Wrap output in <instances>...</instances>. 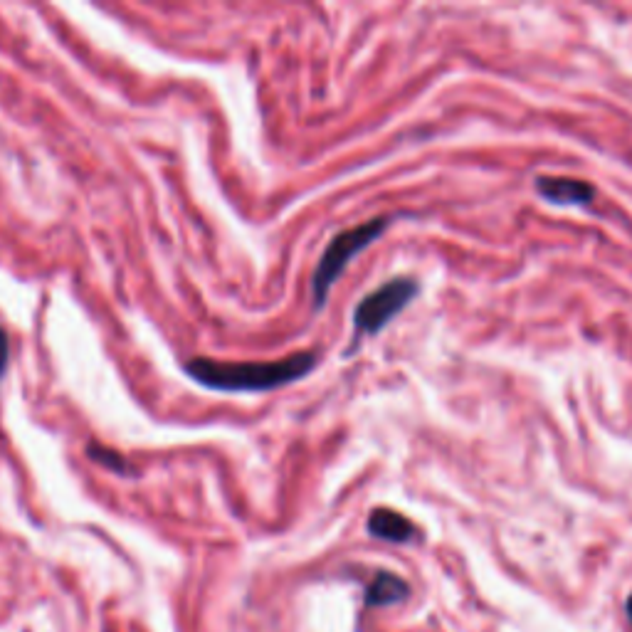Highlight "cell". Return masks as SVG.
<instances>
[{
    "label": "cell",
    "instance_id": "cell-8",
    "mask_svg": "<svg viewBox=\"0 0 632 632\" xmlns=\"http://www.w3.org/2000/svg\"><path fill=\"white\" fill-rule=\"evenodd\" d=\"M8 361H10V339H8V334L0 329V376H3L5 368H8Z\"/></svg>",
    "mask_w": 632,
    "mask_h": 632
},
{
    "label": "cell",
    "instance_id": "cell-7",
    "mask_svg": "<svg viewBox=\"0 0 632 632\" xmlns=\"http://www.w3.org/2000/svg\"><path fill=\"white\" fill-rule=\"evenodd\" d=\"M87 457L89 460L99 462L102 467H109V470H114V472H129V465L124 462V457H121L119 452L109 450V447L99 445V442H92V445L87 447Z\"/></svg>",
    "mask_w": 632,
    "mask_h": 632
},
{
    "label": "cell",
    "instance_id": "cell-3",
    "mask_svg": "<svg viewBox=\"0 0 632 632\" xmlns=\"http://www.w3.org/2000/svg\"><path fill=\"white\" fill-rule=\"evenodd\" d=\"M415 294H418V282L410 277H395L376 292L366 294L354 312L356 334H378L383 326L391 324L393 316H398L413 302Z\"/></svg>",
    "mask_w": 632,
    "mask_h": 632
},
{
    "label": "cell",
    "instance_id": "cell-4",
    "mask_svg": "<svg viewBox=\"0 0 632 632\" xmlns=\"http://www.w3.org/2000/svg\"><path fill=\"white\" fill-rule=\"evenodd\" d=\"M536 191L541 198L556 205H588L595 198V188L591 183L566 176H539Z\"/></svg>",
    "mask_w": 632,
    "mask_h": 632
},
{
    "label": "cell",
    "instance_id": "cell-5",
    "mask_svg": "<svg viewBox=\"0 0 632 632\" xmlns=\"http://www.w3.org/2000/svg\"><path fill=\"white\" fill-rule=\"evenodd\" d=\"M368 531L383 541H393V544H405L415 536L413 521L405 519L403 514L393 512V509H376L368 516Z\"/></svg>",
    "mask_w": 632,
    "mask_h": 632
},
{
    "label": "cell",
    "instance_id": "cell-1",
    "mask_svg": "<svg viewBox=\"0 0 632 632\" xmlns=\"http://www.w3.org/2000/svg\"><path fill=\"white\" fill-rule=\"evenodd\" d=\"M316 366L314 351H299L279 361H213L191 358L186 373L200 386L223 393H262L302 381Z\"/></svg>",
    "mask_w": 632,
    "mask_h": 632
},
{
    "label": "cell",
    "instance_id": "cell-6",
    "mask_svg": "<svg viewBox=\"0 0 632 632\" xmlns=\"http://www.w3.org/2000/svg\"><path fill=\"white\" fill-rule=\"evenodd\" d=\"M408 586H405L403 578H398L395 573H378L373 578V583L366 591V603L371 608H381V605H393L400 603V600L408 598Z\"/></svg>",
    "mask_w": 632,
    "mask_h": 632
},
{
    "label": "cell",
    "instance_id": "cell-2",
    "mask_svg": "<svg viewBox=\"0 0 632 632\" xmlns=\"http://www.w3.org/2000/svg\"><path fill=\"white\" fill-rule=\"evenodd\" d=\"M391 220L388 218H376V220H368V223L356 225V228L344 230L329 242V247L324 250L321 255L319 265L314 270V279H312V289H314V304L316 309H321L329 299L331 287L336 284V279L341 277V272L346 270L351 260L358 255L361 250H366L371 242H376L381 237L383 230L388 228Z\"/></svg>",
    "mask_w": 632,
    "mask_h": 632
},
{
    "label": "cell",
    "instance_id": "cell-9",
    "mask_svg": "<svg viewBox=\"0 0 632 632\" xmlns=\"http://www.w3.org/2000/svg\"><path fill=\"white\" fill-rule=\"evenodd\" d=\"M628 613H630V623H632V598L628 600Z\"/></svg>",
    "mask_w": 632,
    "mask_h": 632
}]
</instances>
